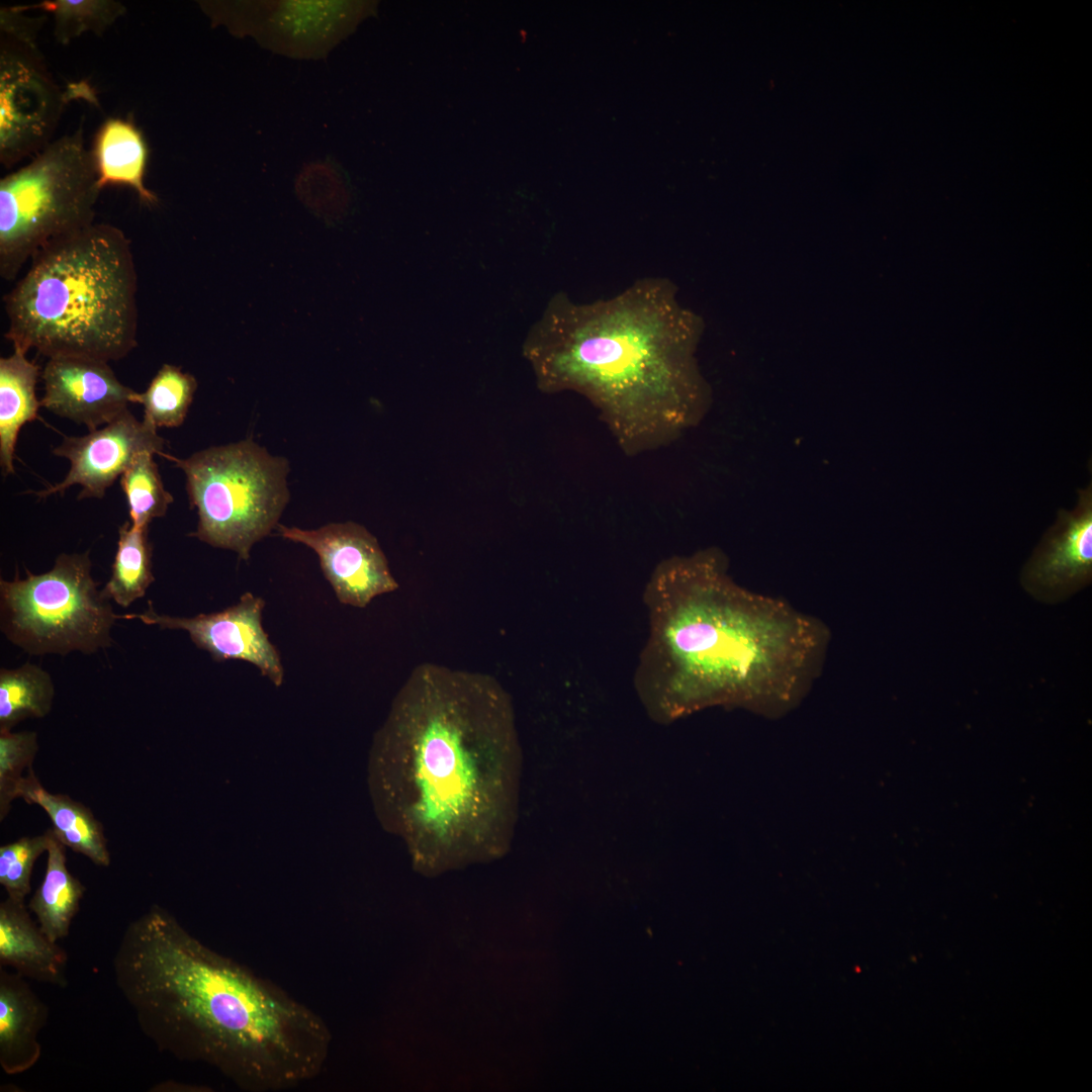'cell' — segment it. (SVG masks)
Segmentation results:
<instances>
[{
    "label": "cell",
    "mask_w": 1092,
    "mask_h": 1092,
    "mask_svg": "<svg viewBox=\"0 0 1092 1092\" xmlns=\"http://www.w3.org/2000/svg\"><path fill=\"white\" fill-rule=\"evenodd\" d=\"M114 983L161 1053L206 1065L239 1089L275 1092L316 1077L331 1030L312 1009L189 932L153 904L125 927Z\"/></svg>",
    "instance_id": "cell-1"
},
{
    "label": "cell",
    "mask_w": 1092,
    "mask_h": 1092,
    "mask_svg": "<svg viewBox=\"0 0 1092 1092\" xmlns=\"http://www.w3.org/2000/svg\"><path fill=\"white\" fill-rule=\"evenodd\" d=\"M517 749L511 699L497 679L432 662L412 670L376 750L394 763L397 826L421 872L502 853Z\"/></svg>",
    "instance_id": "cell-2"
},
{
    "label": "cell",
    "mask_w": 1092,
    "mask_h": 1092,
    "mask_svg": "<svg viewBox=\"0 0 1092 1092\" xmlns=\"http://www.w3.org/2000/svg\"><path fill=\"white\" fill-rule=\"evenodd\" d=\"M696 333L673 283L647 277L592 302L554 295L523 353L541 390L585 396L622 446L635 451L671 439L687 420Z\"/></svg>",
    "instance_id": "cell-3"
},
{
    "label": "cell",
    "mask_w": 1092,
    "mask_h": 1092,
    "mask_svg": "<svg viewBox=\"0 0 1092 1092\" xmlns=\"http://www.w3.org/2000/svg\"><path fill=\"white\" fill-rule=\"evenodd\" d=\"M653 601L652 656L682 709L771 716L803 696L825 642L818 623L704 564L664 566Z\"/></svg>",
    "instance_id": "cell-4"
},
{
    "label": "cell",
    "mask_w": 1092,
    "mask_h": 1092,
    "mask_svg": "<svg viewBox=\"0 0 1092 1092\" xmlns=\"http://www.w3.org/2000/svg\"><path fill=\"white\" fill-rule=\"evenodd\" d=\"M136 290L129 240L114 225L94 222L33 256L3 297L5 338L48 358L122 359L138 344Z\"/></svg>",
    "instance_id": "cell-5"
},
{
    "label": "cell",
    "mask_w": 1092,
    "mask_h": 1092,
    "mask_svg": "<svg viewBox=\"0 0 1092 1092\" xmlns=\"http://www.w3.org/2000/svg\"><path fill=\"white\" fill-rule=\"evenodd\" d=\"M161 456L186 476L189 500L198 516L192 537L248 560L253 546L279 525L289 502V462L252 438L212 446L187 458L166 452Z\"/></svg>",
    "instance_id": "cell-6"
},
{
    "label": "cell",
    "mask_w": 1092,
    "mask_h": 1092,
    "mask_svg": "<svg viewBox=\"0 0 1092 1092\" xmlns=\"http://www.w3.org/2000/svg\"><path fill=\"white\" fill-rule=\"evenodd\" d=\"M82 126L0 180V275L14 280L51 242L94 223L101 192Z\"/></svg>",
    "instance_id": "cell-7"
},
{
    "label": "cell",
    "mask_w": 1092,
    "mask_h": 1092,
    "mask_svg": "<svg viewBox=\"0 0 1092 1092\" xmlns=\"http://www.w3.org/2000/svg\"><path fill=\"white\" fill-rule=\"evenodd\" d=\"M0 615L2 633L31 655L106 648L118 619L91 575L89 552L63 553L40 574L1 579Z\"/></svg>",
    "instance_id": "cell-8"
},
{
    "label": "cell",
    "mask_w": 1092,
    "mask_h": 1092,
    "mask_svg": "<svg viewBox=\"0 0 1092 1092\" xmlns=\"http://www.w3.org/2000/svg\"><path fill=\"white\" fill-rule=\"evenodd\" d=\"M0 20V160L10 167L50 144L66 99L37 49L38 20Z\"/></svg>",
    "instance_id": "cell-9"
},
{
    "label": "cell",
    "mask_w": 1092,
    "mask_h": 1092,
    "mask_svg": "<svg viewBox=\"0 0 1092 1092\" xmlns=\"http://www.w3.org/2000/svg\"><path fill=\"white\" fill-rule=\"evenodd\" d=\"M276 529L284 539L315 552L325 577L344 605L365 608L375 597L398 588L378 540L362 525L330 523L307 530L279 524Z\"/></svg>",
    "instance_id": "cell-10"
},
{
    "label": "cell",
    "mask_w": 1092,
    "mask_h": 1092,
    "mask_svg": "<svg viewBox=\"0 0 1092 1092\" xmlns=\"http://www.w3.org/2000/svg\"><path fill=\"white\" fill-rule=\"evenodd\" d=\"M157 430L127 410L84 436H65L52 453L70 462L69 471L61 482L35 491V495L44 498L80 485L78 499L102 498L136 456L144 452L161 456L165 440Z\"/></svg>",
    "instance_id": "cell-11"
},
{
    "label": "cell",
    "mask_w": 1092,
    "mask_h": 1092,
    "mask_svg": "<svg viewBox=\"0 0 1092 1092\" xmlns=\"http://www.w3.org/2000/svg\"><path fill=\"white\" fill-rule=\"evenodd\" d=\"M148 605L142 613L121 615L118 619H138L161 630L185 631L196 647L207 651L214 660L247 661L276 687L281 686L284 669L278 650L262 626L265 608L262 598L246 592L237 604L220 612L194 617L159 614L151 602Z\"/></svg>",
    "instance_id": "cell-12"
},
{
    "label": "cell",
    "mask_w": 1092,
    "mask_h": 1092,
    "mask_svg": "<svg viewBox=\"0 0 1092 1092\" xmlns=\"http://www.w3.org/2000/svg\"><path fill=\"white\" fill-rule=\"evenodd\" d=\"M1092 578V485L1078 490L1077 506L1060 510L1022 568L1023 588L1037 601L1056 604Z\"/></svg>",
    "instance_id": "cell-13"
},
{
    "label": "cell",
    "mask_w": 1092,
    "mask_h": 1092,
    "mask_svg": "<svg viewBox=\"0 0 1092 1092\" xmlns=\"http://www.w3.org/2000/svg\"><path fill=\"white\" fill-rule=\"evenodd\" d=\"M108 363L86 357L49 358L41 373L40 406L89 431L109 424L134 403L138 392L122 384Z\"/></svg>",
    "instance_id": "cell-14"
},
{
    "label": "cell",
    "mask_w": 1092,
    "mask_h": 1092,
    "mask_svg": "<svg viewBox=\"0 0 1092 1092\" xmlns=\"http://www.w3.org/2000/svg\"><path fill=\"white\" fill-rule=\"evenodd\" d=\"M68 960L66 950L31 918L25 900L7 896L0 903V967L27 980L66 988Z\"/></svg>",
    "instance_id": "cell-15"
},
{
    "label": "cell",
    "mask_w": 1092,
    "mask_h": 1092,
    "mask_svg": "<svg viewBox=\"0 0 1092 1092\" xmlns=\"http://www.w3.org/2000/svg\"><path fill=\"white\" fill-rule=\"evenodd\" d=\"M49 1018V1007L28 980L0 967V1067L18 1075L34 1067L41 1057L38 1035Z\"/></svg>",
    "instance_id": "cell-16"
},
{
    "label": "cell",
    "mask_w": 1092,
    "mask_h": 1092,
    "mask_svg": "<svg viewBox=\"0 0 1092 1092\" xmlns=\"http://www.w3.org/2000/svg\"><path fill=\"white\" fill-rule=\"evenodd\" d=\"M256 12V34L287 52L313 53L331 44L342 29L346 5L338 2H285Z\"/></svg>",
    "instance_id": "cell-17"
},
{
    "label": "cell",
    "mask_w": 1092,
    "mask_h": 1092,
    "mask_svg": "<svg viewBox=\"0 0 1092 1092\" xmlns=\"http://www.w3.org/2000/svg\"><path fill=\"white\" fill-rule=\"evenodd\" d=\"M92 158L99 186L124 185L135 191L140 200L155 205L157 196L145 185L148 148L143 133L130 120L110 117L98 128Z\"/></svg>",
    "instance_id": "cell-18"
},
{
    "label": "cell",
    "mask_w": 1092,
    "mask_h": 1092,
    "mask_svg": "<svg viewBox=\"0 0 1092 1092\" xmlns=\"http://www.w3.org/2000/svg\"><path fill=\"white\" fill-rule=\"evenodd\" d=\"M38 376L39 367L20 349L13 348L12 354L0 359V465L4 476L14 471L15 446L21 428L38 418L40 400L35 392Z\"/></svg>",
    "instance_id": "cell-19"
},
{
    "label": "cell",
    "mask_w": 1092,
    "mask_h": 1092,
    "mask_svg": "<svg viewBox=\"0 0 1092 1092\" xmlns=\"http://www.w3.org/2000/svg\"><path fill=\"white\" fill-rule=\"evenodd\" d=\"M19 798L46 811L53 823L52 829L67 847L97 866L110 864L103 826L87 806L67 795L49 792L36 775L23 786Z\"/></svg>",
    "instance_id": "cell-20"
},
{
    "label": "cell",
    "mask_w": 1092,
    "mask_h": 1092,
    "mask_svg": "<svg viewBox=\"0 0 1092 1092\" xmlns=\"http://www.w3.org/2000/svg\"><path fill=\"white\" fill-rule=\"evenodd\" d=\"M48 830L46 874L27 907L48 937L59 942L69 935L86 888L67 868V846L52 828Z\"/></svg>",
    "instance_id": "cell-21"
},
{
    "label": "cell",
    "mask_w": 1092,
    "mask_h": 1092,
    "mask_svg": "<svg viewBox=\"0 0 1092 1092\" xmlns=\"http://www.w3.org/2000/svg\"><path fill=\"white\" fill-rule=\"evenodd\" d=\"M148 533L149 526L139 527L129 521L118 530L111 576L102 593L123 608L143 598L155 579Z\"/></svg>",
    "instance_id": "cell-22"
},
{
    "label": "cell",
    "mask_w": 1092,
    "mask_h": 1092,
    "mask_svg": "<svg viewBox=\"0 0 1092 1092\" xmlns=\"http://www.w3.org/2000/svg\"><path fill=\"white\" fill-rule=\"evenodd\" d=\"M55 687L41 667L25 663L0 670V732L10 731L19 722L43 718L52 710Z\"/></svg>",
    "instance_id": "cell-23"
},
{
    "label": "cell",
    "mask_w": 1092,
    "mask_h": 1092,
    "mask_svg": "<svg viewBox=\"0 0 1092 1092\" xmlns=\"http://www.w3.org/2000/svg\"><path fill=\"white\" fill-rule=\"evenodd\" d=\"M197 388L195 377L180 367L163 364L134 403L144 407V419L158 428H177L188 414Z\"/></svg>",
    "instance_id": "cell-24"
},
{
    "label": "cell",
    "mask_w": 1092,
    "mask_h": 1092,
    "mask_svg": "<svg viewBox=\"0 0 1092 1092\" xmlns=\"http://www.w3.org/2000/svg\"><path fill=\"white\" fill-rule=\"evenodd\" d=\"M14 8L22 12L41 9L51 13L54 18V35L62 44H67L85 32L102 34L126 11L122 3L112 0H46Z\"/></svg>",
    "instance_id": "cell-25"
},
{
    "label": "cell",
    "mask_w": 1092,
    "mask_h": 1092,
    "mask_svg": "<svg viewBox=\"0 0 1092 1092\" xmlns=\"http://www.w3.org/2000/svg\"><path fill=\"white\" fill-rule=\"evenodd\" d=\"M154 456L151 452L140 454L120 476L130 522L139 527L149 526L154 519L164 517L174 500L164 487Z\"/></svg>",
    "instance_id": "cell-26"
},
{
    "label": "cell",
    "mask_w": 1092,
    "mask_h": 1092,
    "mask_svg": "<svg viewBox=\"0 0 1092 1092\" xmlns=\"http://www.w3.org/2000/svg\"><path fill=\"white\" fill-rule=\"evenodd\" d=\"M38 751L34 731L0 732V820L19 798L22 787L35 776L32 763Z\"/></svg>",
    "instance_id": "cell-27"
},
{
    "label": "cell",
    "mask_w": 1092,
    "mask_h": 1092,
    "mask_svg": "<svg viewBox=\"0 0 1092 1092\" xmlns=\"http://www.w3.org/2000/svg\"><path fill=\"white\" fill-rule=\"evenodd\" d=\"M48 845L49 830L0 846V884L8 897L25 900L31 891L34 862L48 850Z\"/></svg>",
    "instance_id": "cell-28"
},
{
    "label": "cell",
    "mask_w": 1092,
    "mask_h": 1092,
    "mask_svg": "<svg viewBox=\"0 0 1092 1092\" xmlns=\"http://www.w3.org/2000/svg\"><path fill=\"white\" fill-rule=\"evenodd\" d=\"M200 1088H205V1087L187 1085V1084H184V1083H178V1082H173V1081H164V1082H161V1083L157 1084L156 1086H154L151 1089V1091H157V1092H162V1091H197L196 1089H198L199 1091H207L205 1089H200Z\"/></svg>",
    "instance_id": "cell-29"
}]
</instances>
